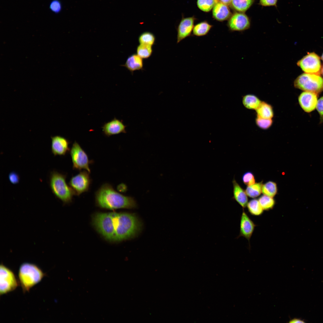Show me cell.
Masks as SVG:
<instances>
[{"mask_svg":"<svg viewBox=\"0 0 323 323\" xmlns=\"http://www.w3.org/2000/svg\"><path fill=\"white\" fill-rule=\"evenodd\" d=\"M136 217L128 213L111 212L107 220L106 236L112 241H120L133 236L138 230Z\"/></svg>","mask_w":323,"mask_h":323,"instance_id":"1","label":"cell"},{"mask_svg":"<svg viewBox=\"0 0 323 323\" xmlns=\"http://www.w3.org/2000/svg\"><path fill=\"white\" fill-rule=\"evenodd\" d=\"M95 198L97 204L104 208H129L136 206L135 202L133 198L117 192L108 183L102 185L96 191Z\"/></svg>","mask_w":323,"mask_h":323,"instance_id":"2","label":"cell"},{"mask_svg":"<svg viewBox=\"0 0 323 323\" xmlns=\"http://www.w3.org/2000/svg\"><path fill=\"white\" fill-rule=\"evenodd\" d=\"M66 175L55 171L51 173L49 185L51 189L55 196L63 203H68L71 202L74 193L66 183Z\"/></svg>","mask_w":323,"mask_h":323,"instance_id":"3","label":"cell"},{"mask_svg":"<svg viewBox=\"0 0 323 323\" xmlns=\"http://www.w3.org/2000/svg\"><path fill=\"white\" fill-rule=\"evenodd\" d=\"M44 275L42 270L36 265L24 263L20 266L19 272V280L25 292L39 282Z\"/></svg>","mask_w":323,"mask_h":323,"instance_id":"4","label":"cell"},{"mask_svg":"<svg viewBox=\"0 0 323 323\" xmlns=\"http://www.w3.org/2000/svg\"><path fill=\"white\" fill-rule=\"evenodd\" d=\"M294 85L297 89L317 94L323 91V79L319 75L304 73L295 79Z\"/></svg>","mask_w":323,"mask_h":323,"instance_id":"5","label":"cell"},{"mask_svg":"<svg viewBox=\"0 0 323 323\" xmlns=\"http://www.w3.org/2000/svg\"><path fill=\"white\" fill-rule=\"evenodd\" d=\"M70 153L74 170H84L90 173L89 164L93 162L89 160L86 153L76 141L73 143L70 150Z\"/></svg>","mask_w":323,"mask_h":323,"instance_id":"6","label":"cell"},{"mask_svg":"<svg viewBox=\"0 0 323 323\" xmlns=\"http://www.w3.org/2000/svg\"><path fill=\"white\" fill-rule=\"evenodd\" d=\"M89 173L84 170L71 178L68 185L75 195H79L89 191L91 182Z\"/></svg>","mask_w":323,"mask_h":323,"instance_id":"7","label":"cell"},{"mask_svg":"<svg viewBox=\"0 0 323 323\" xmlns=\"http://www.w3.org/2000/svg\"><path fill=\"white\" fill-rule=\"evenodd\" d=\"M305 73L320 75L321 65L320 57L314 52L308 54L297 63Z\"/></svg>","mask_w":323,"mask_h":323,"instance_id":"8","label":"cell"},{"mask_svg":"<svg viewBox=\"0 0 323 323\" xmlns=\"http://www.w3.org/2000/svg\"><path fill=\"white\" fill-rule=\"evenodd\" d=\"M0 294L3 295L14 290L18 283L13 273L3 264L0 267Z\"/></svg>","mask_w":323,"mask_h":323,"instance_id":"9","label":"cell"},{"mask_svg":"<svg viewBox=\"0 0 323 323\" xmlns=\"http://www.w3.org/2000/svg\"><path fill=\"white\" fill-rule=\"evenodd\" d=\"M256 226V225L243 209L240 217V232L237 238L241 237L245 238L248 240L250 246V240Z\"/></svg>","mask_w":323,"mask_h":323,"instance_id":"10","label":"cell"},{"mask_svg":"<svg viewBox=\"0 0 323 323\" xmlns=\"http://www.w3.org/2000/svg\"><path fill=\"white\" fill-rule=\"evenodd\" d=\"M228 26L232 31H241L248 29L250 22L247 16L245 14L236 13L231 17L228 23Z\"/></svg>","mask_w":323,"mask_h":323,"instance_id":"11","label":"cell"},{"mask_svg":"<svg viewBox=\"0 0 323 323\" xmlns=\"http://www.w3.org/2000/svg\"><path fill=\"white\" fill-rule=\"evenodd\" d=\"M318 94L315 93L304 91L301 93L298 97L299 104L305 112H310L316 108Z\"/></svg>","mask_w":323,"mask_h":323,"instance_id":"12","label":"cell"},{"mask_svg":"<svg viewBox=\"0 0 323 323\" xmlns=\"http://www.w3.org/2000/svg\"><path fill=\"white\" fill-rule=\"evenodd\" d=\"M126 127L122 120L114 118L110 121L105 123L102 128L105 135L109 137L121 133H126Z\"/></svg>","mask_w":323,"mask_h":323,"instance_id":"13","label":"cell"},{"mask_svg":"<svg viewBox=\"0 0 323 323\" xmlns=\"http://www.w3.org/2000/svg\"><path fill=\"white\" fill-rule=\"evenodd\" d=\"M195 18L194 17L182 18L177 28V43L190 36L194 27Z\"/></svg>","mask_w":323,"mask_h":323,"instance_id":"14","label":"cell"},{"mask_svg":"<svg viewBox=\"0 0 323 323\" xmlns=\"http://www.w3.org/2000/svg\"><path fill=\"white\" fill-rule=\"evenodd\" d=\"M51 150L54 155L64 156L69 151V142L67 139L56 135L51 137Z\"/></svg>","mask_w":323,"mask_h":323,"instance_id":"15","label":"cell"},{"mask_svg":"<svg viewBox=\"0 0 323 323\" xmlns=\"http://www.w3.org/2000/svg\"><path fill=\"white\" fill-rule=\"evenodd\" d=\"M232 183L233 186L232 198L244 209L248 202V196L245 191L241 187L234 178Z\"/></svg>","mask_w":323,"mask_h":323,"instance_id":"16","label":"cell"},{"mask_svg":"<svg viewBox=\"0 0 323 323\" xmlns=\"http://www.w3.org/2000/svg\"><path fill=\"white\" fill-rule=\"evenodd\" d=\"M121 66L125 67L132 73L134 71L143 69V59L137 54H132L128 57L125 64Z\"/></svg>","mask_w":323,"mask_h":323,"instance_id":"17","label":"cell"},{"mask_svg":"<svg viewBox=\"0 0 323 323\" xmlns=\"http://www.w3.org/2000/svg\"><path fill=\"white\" fill-rule=\"evenodd\" d=\"M214 17L219 21H223L228 19L231 14L227 5L220 2H218L213 8Z\"/></svg>","mask_w":323,"mask_h":323,"instance_id":"18","label":"cell"},{"mask_svg":"<svg viewBox=\"0 0 323 323\" xmlns=\"http://www.w3.org/2000/svg\"><path fill=\"white\" fill-rule=\"evenodd\" d=\"M256 117L266 119H272L274 116L272 106L264 101H262L258 108L255 110Z\"/></svg>","mask_w":323,"mask_h":323,"instance_id":"19","label":"cell"},{"mask_svg":"<svg viewBox=\"0 0 323 323\" xmlns=\"http://www.w3.org/2000/svg\"><path fill=\"white\" fill-rule=\"evenodd\" d=\"M261 101L256 96L249 94L244 96L242 102L244 106L246 109L256 110L260 104Z\"/></svg>","mask_w":323,"mask_h":323,"instance_id":"20","label":"cell"},{"mask_svg":"<svg viewBox=\"0 0 323 323\" xmlns=\"http://www.w3.org/2000/svg\"><path fill=\"white\" fill-rule=\"evenodd\" d=\"M246 207L249 213L253 216H260L264 211L258 199L255 198L251 199L248 202Z\"/></svg>","mask_w":323,"mask_h":323,"instance_id":"21","label":"cell"},{"mask_svg":"<svg viewBox=\"0 0 323 323\" xmlns=\"http://www.w3.org/2000/svg\"><path fill=\"white\" fill-rule=\"evenodd\" d=\"M212 26L206 22H200L194 26L193 33L194 35L201 36L207 34Z\"/></svg>","mask_w":323,"mask_h":323,"instance_id":"22","label":"cell"},{"mask_svg":"<svg viewBox=\"0 0 323 323\" xmlns=\"http://www.w3.org/2000/svg\"><path fill=\"white\" fill-rule=\"evenodd\" d=\"M277 192V186L275 182L270 181L263 184L262 193L263 195L273 197Z\"/></svg>","mask_w":323,"mask_h":323,"instance_id":"23","label":"cell"},{"mask_svg":"<svg viewBox=\"0 0 323 323\" xmlns=\"http://www.w3.org/2000/svg\"><path fill=\"white\" fill-rule=\"evenodd\" d=\"M262 181L247 186L245 191L248 196L250 198H255L259 196L262 192Z\"/></svg>","mask_w":323,"mask_h":323,"instance_id":"24","label":"cell"},{"mask_svg":"<svg viewBox=\"0 0 323 323\" xmlns=\"http://www.w3.org/2000/svg\"><path fill=\"white\" fill-rule=\"evenodd\" d=\"M259 202L264 211L272 209L275 204V201L273 197L263 195L258 199Z\"/></svg>","mask_w":323,"mask_h":323,"instance_id":"25","label":"cell"},{"mask_svg":"<svg viewBox=\"0 0 323 323\" xmlns=\"http://www.w3.org/2000/svg\"><path fill=\"white\" fill-rule=\"evenodd\" d=\"M254 0H232L231 4L237 10L244 12L251 6Z\"/></svg>","mask_w":323,"mask_h":323,"instance_id":"26","label":"cell"},{"mask_svg":"<svg viewBox=\"0 0 323 323\" xmlns=\"http://www.w3.org/2000/svg\"><path fill=\"white\" fill-rule=\"evenodd\" d=\"M156 37L154 35L149 31H145L141 33L138 38L140 44H144L152 46L155 44Z\"/></svg>","mask_w":323,"mask_h":323,"instance_id":"27","label":"cell"},{"mask_svg":"<svg viewBox=\"0 0 323 323\" xmlns=\"http://www.w3.org/2000/svg\"><path fill=\"white\" fill-rule=\"evenodd\" d=\"M152 52V46L149 45L140 44L136 48L137 54L142 59L148 58Z\"/></svg>","mask_w":323,"mask_h":323,"instance_id":"28","label":"cell"},{"mask_svg":"<svg viewBox=\"0 0 323 323\" xmlns=\"http://www.w3.org/2000/svg\"><path fill=\"white\" fill-rule=\"evenodd\" d=\"M219 2L217 0H197V5L199 8L204 12H208Z\"/></svg>","mask_w":323,"mask_h":323,"instance_id":"29","label":"cell"},{"mask_svg":"<svg viewBox=\"0 0 323 323\" xmlns=\"http://www.w3.org/2000/svg\"><path fill=\"white\" fill-rule=\"evenodd\" d=\"M255 122L257 126L260 129L266 130L269 128L272 125V119H266L256 117Z\"/></svg>","mask_w":323,"mask_h":323,"instance_id":"30","label":"cell"},{"mask_svg":"<svg viewBox=\"0 0 323 323\" xmlns=\"http://www.w3.org/2000/svg\"><path fill=\"white\" fill-rule=\"evenodd\" d=\"M242 180L243 183L247 186L252 185L255 182L254 175L250 171L245 173L242 176Z\"/></svg>","mask_w":323,"mask_h":323,"instance_id":"31","label":"cell"},{"mask_svg":"<svg viewBox=\"0 0 323 323\" xmlns=\"http://www.w3.org/2000/svg\"><path fill=\"white\" fill-rule=\"evenodd\" d=\"M50 10L53 13L57 14L60 13L62 9L61 3L59 0H52L49 4Z\"/></svg>","mask_w":323,"mask_h":323,"instance_id":"32","label":"cell"},{"mask_svg":"<svg viewBox=\"0 0 323 323\" xmlns=\"http://www.w3.org/2000/svg\"><path fill=\"white\" fill-rule=\"evenodd\" d=\"M316 108L320 115V120L322 121L323 120V96L317 101Z\"/></svg>","mask_w":323,"mask_h":323,"instance_id":"33","label":"cell"},{"mask_svg":"<svg viewBox=\"0 0 323 323\" xmlns=\"http://www.w3.org/2000/svg\"><path fill=\"white\" fill-rule=\"evenodd\" d=\"M8 178L10 182L13 184L18 183L20 179L19 175L14 172H12L9 173Z\"/></svg>","mask_w":323,"mask_h":323,"instance_id":"34","label":"cell"},{"mask_svg":"<svg viewBox=\"0 0 323 323\" xmlns=\"http://www.w3.org/2000/svg\"><path fill=\"white\" fill-rule=\"evenodd\" d=\"M277 0H260V4L264 6H270L276 5Z\"/></svg>","mask_w":323,"mask_h":323,"instance_id":"35","label":"cell"},{"mask_svg":"<svg viewBox=\"0 0 323 323\" xmlns=\"http://www.w3.org/2000/svg\"><path fill=\"white\" fill-rule=\"evenodd\" d=\"M290 323H304L305 322L303 320L300 319L294 318L289 322Z\"/></svg>","mask_w":323,"mask_h":323,"instance_id":"36","label":"cell"},{"mask_svg":"<svg viewBox=\"0 0 323 323\" xmlns=\"http://www.w3.org/2000/svg\"><path fill=\"white\" fill-rule=\"evenodd\" d=\"M219 2H222L226 5H229L231 4L232 0H217Z\"/></svg>","mask_w":323,"mask_h":323,"instance_id":"37","label":"cell"},{"mask_svg":"<svg viewBox=\"0 0 323 323\" xmlns=\"http://www.w3.org/2000/svg\"><path fill=\"white\" fill-rule=\"evenodd\" d=\"M321 73L322 74V76H323V66L322 67V68L321 69Z\"/></svg>","mask_w":323,"mask_h":323,"instance_id":"38","label":"cell"},{"mask_svg":"<svg viewBox=\"0 0 323 323\" xmlns=\"http://www.w3.org/2000/svg\"><path fill=\"white\" fill-rule=\"evenodd\" d=\"M321 59H322V61H323V54H322V56H321Z\"/></svg>","mask_w":323,"mask_h":323,"instance_id":"39","label":"cell"}]
</instances>
